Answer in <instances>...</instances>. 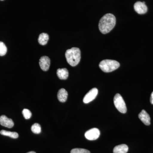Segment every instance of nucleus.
<instances>
[{
  "label": "nucleus",
  "instance_id": "1",
  "mask_svg": "<svg viewBox=\"0 0 153 153\" xmlns=\"http://www.w3.org/2000/svg\"><path fill=\"white\" fill-rule=\"evenodd\" d=\"M116 18L112 14L108 13L100 19L99 23V29L102 34L109 33L116 25Z\"/></svg>",
  "mask_w": 153,
  "mask_h": 153
},
{
  "label": "nucleus",
  "instance_id": "2",
  "mask_svg": "<svg viewBox=\"0 0 153 153\" xmlns=\"http://www.w3.org/2000/svg\"><path fill=\"white\" fill-rule=\"evenodd\" d=\"M65 56L67 62L72 66H76L80 61L81 52L80 49L76 47H73L66 50Z\"/></svg>",
  "mask_w": 153,
  "mask_h": 153
},
{
  "label": "nucleus",
  "instance_id": "3",
  "mask_svg": "<svg viewBox=\"0 0 153 153\" xmlns=\"http://www.w3.org/2000/svg\"><path fill=\"white\" fill-rule=\"evenodd\" d=\"M120 64L116 60H102L99 64V67L105 72H110L117 69Z\"/></svg>",
  "mask_w": 153,
  "mask_h": 153
},
{
  "label": "nucleus",
  "instance_id": "4",
  "mask_svg": "<svg viewBox=\"0 0 153 153\" xmlns=\"http://www.w3.org/2000/svg\"><path fill=\"white\" fill-rule=\"evenodd\" d=\"M114 102L117 109L122 113L127 112V108L125 102L122 97L119 94H117L114 98Z\"/></svg>",
  "mask_w": 153,
  "mask_h": 153
},
{
  "label": "nucleus",
  "instance_id": "5",
  "mask_svg": "<svg viewBox=\"0 0 153 153\" xmlns=\"http://www.w3.org/2000/svg\"><path fill=\"white\" fill-rule=\"evenodd\" d=\"M100 135V131L97 128L91 129L85 133V137L89 140L97 139Z\"/></svg>",
  "mask_w": 153,
  "mask_h": 153
},
{
  "label": "nucleus",
  "instance_id": "6",
  "mask_svg": "<svg viewBox=\"0 0 153 153\" xmlns=\"http://www.w3.org/2000/svg\"><path fill=\"white\" fill-rule=\"evenodd\" d=\"M97 94H98V89L96 88H92L85 94L83 98V102L87 104L90 102L93 101L96 97Z\"/></svg>",
  "mask_w": 153,
  "mask_h": 153
},
{
  "label": "nucleus",
  "instance_id": "7",
  "mask_svg": "<svg viewBox=\"0 0 153 153\" xmlns=\"http://www.w3.org/2000/svg\"><path fill=\"white\" fill-rule=\"evenodd\" d=\"M134 9L137 13L144 14L147 13L148 8L145 2L137 1L134 4Z\"/></svg>",
  "mask_w": 153,
  "mask_h": 153
},
{
  "label": "nucleus",
  "instance_id": "8",
  "mask_svg": "<svg viewBox=\"0 0 153 153\" xmlns=\"http://www.w3.org/2000/svg\"><path fill=\"white\" fill-rule=\"evenodd\" d=\"M39 65L43 71H48L50 65V60L49 57L45 56L41 57L39 60Z\"/></svg>",
  "mask_w": 153,
  "mask_h": 153
},
{
  "label": "nucleus",
  "instance_id": "9",
  "mask_svg": "<svg viewBox=\"0 0 153 153\" xmlns=\"http://www.w3.org/2000/svg\"><path fill=\"white\" fill-rule=\"evenodd\" d=\"M0 124L8 128H12L14 125L13 120L5 115H1L0 117Z\"/></svg>",
  "mask_w": 153,
  "mask_h": 153
},
{
  "label": "nucleus",
  "instance_id": "10",
  "mask_svg": "<svg viewBox=\"0 0 153 153\" xmlns=\"http://www.w3.org/2000/svg\"><path fill=\"white\" fill-rule=\"evenodd\" d=\"M139 118L142 121L143 123L146 126L150 125L151 118L149 115L145 110H143L138 115Z\"/></svg>",
  "mask_w": 153,
  "mask_h": 153
},
{
  "label": "nucleus",
  "instance_id": "11",
  "mask_svg": "<svg viewBox=\"0 0 153 153\" xmlns=\"http://www.w3.org/2000/svg\"><path fill=\"white\" fill-rule=\"evenodd\" d=\"M68 95V92L64 88H61L57 93V98L60 102H65L67 100Z\"/></svg>",
  "mask_w": 153,
  "mask_h": 153
},
{
  "label": "nucleus",
  "instance_id": "12",
  "mask_svg": "<svg viewBox=\"0 0 153 153\" xmlns=\"http://www.w3.org/2000/svg\"><path fill=\"white\" fill-rule=\"evenodd\" d=\"M57 74L59 79H67L68 76V70L66 68H59L57 70Z\"/></svg>",
  "mask_w": 153,
  "mask_h": 153
},
{
  "label": "nucleus",
  "instance_id": "13",
  "mask_svg": "<svg viewBox=\"0 0 153 153\" xmlns=\"http://www.w3.org/2000/svg\"><path fill=\"white\" fill-rule=\"evenodd\" d=\"M128 147L126 145L121 144L115 147L113 150L114 153H127L128 152Z\"/></svg>",
  "mask_w": 153,
  "mask_h": 153
},
{
  "label": "nucleus",
  "instance_id": "14",
  "mask_svg": "<svg viewBox=\"0 0 153 153\" xmlns=\"http://www.w3.org/2000/svg\"><path fill=\"white\" fill-rule=\"evenodd\" d=\"M49 39V36L47 33H42L39 35L38 41L41 45H45L47 44Z\"/></svg>",
  "mask_w": 153,
  "mask_h": 153
},
{
  "label": "nucleus",
  "instance_id": "15",
  "mask_svg": "<svg viewBox=\"0 0 153 153\" xmlns=\"http://www.w3.org/2000/svg\"><path fill=\"white\" fill-rule=\"evenodd\" d=\"M0 134L3 135L10 137L12 138L16 139L19 137V134L16 132H11L5 130H1Z\"/></svg>",
  "mask_w": 153,
  "mask_h": 153
},
{
  "label": "nucleus",
  "instance_id": "16",
  "mask_svg": "<svg viewBox=\"0 0 153 153\" xmlns=\"http://www.w3.org/2000/svg\"><path fill=\"white\" fill-rule=\"evenodd\" d=\"M31 130L34 133L36 134H40L41 131V126L38 123L34 124L32 126Z\"/></svg>",
  "mask_w": 153,
  "mask_h": 153
},
{
  "label": "nucleus",
  "instance_id": "17",
  "mask_svg": "<svg viewBox=\"0 0 153 153\" xmlns=\"http://www.w3.org/2000/svg\"><path fill=\"white\" fill-rule=\"evenodd\" d=\"M7 52V48L6 45L3 42L0 41V56H4L6 55Z\"/></svg>",
  "mask_w": 153,
  "mask_h": 153
},
{
  "label": "nucleus",
  "instance_id": "18",
  "mask_svg": "<svg viewBox=\"0 0 153 153\" xmlns=\"http://www.w3.org/2000/svg\"><path fill=\"white\" fill-rule=\"evenodd\" d=\"M22 114L26 119H29L32 116V113L28 109H24L22 111Z\"/></svg>",
  "mask_w": 153,
  "mask_h": 153
},
{
  "label": "nucleus",
  "instance_id": "19",
  "mask_svg": "<svg viewBox=\"0 0 153 153\" xmlns=\"http://www.w3.org/2000/svg\"><path fill=\"white\" fill-rule=\"evenodd\" d=\"M71 153H90L88 150L83 149H74L71 150Z\"/></svg>",
  "mask_w": 153,
  "mask_h": 153
},
{
  "label": "nucleus",
  "instance_id": "20",
  "mask_svg": "<svg viewBox=\"0 0 153 153\" xmlns=\"http://www.w3.org/2000/svg\"><path fill=\"white\" fill-rule=\"evenodd\" d=\"M150 102L151 103H152V104H153V91L152 92V94H151Z\"/></svg>",
  "mask_w": 153,
  "mask_h": 153
},
{
  "label": "nucleus",
  "instance_id": "21",
  "mask_svg": "<svg viewBox=\"0 0 153 153\" xmlns=\"http://www.w3.org/2000/svg\"><path fill=\"white\" fill-rule=\"evenodd\" d=\"M27 153H36L34 152H28Z\"/></svg>",
  "mask_w": 153,
  "mask_h": 153
},
{
  "label": "nucleus",
  "instance_id": "22",
  "mask_svg": "<svg viewBox=\"0 0 153 153\" xmlns=\"http://www.w3.org/2000/svg\"><path fill=\"white\" fill-rule=\"evenodd\" d=\"M1 1H3V0H1Z\"/></svg>",
  "mask_w": 153,
  "mask_h": 153
}]
</instances>
